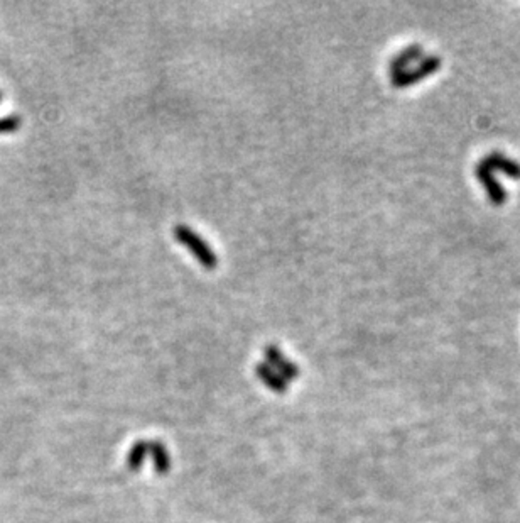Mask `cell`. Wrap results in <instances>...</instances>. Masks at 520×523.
I'll return each mask as SVG.
<instances>
[{
    "label": "cell",
    "instance_id": "5",
    "mask_svg": "<svg viewBox=\"0 0 520 523\" xmlns=\"http://www.w3.org/2000/svg\"><path fill=\"white\" fill-rule=\"evenodd\" d=\"M483 161L488 164L490 170L493 173L502 171L507 178L520 180V163L515 161V159H510L509 156L493 151V153L485 156Z\"/></svg>",
    "mask_w": 520,
    "mask_h": 523
},
{
    "label": "cell",
    "instance_id": "2",
    "mask_svg": "<svg viewBox=\"0 0 520 523\" xmlns=\"http://www.w3.org/2000/svg\"><path fill=\"white\" fill-rule=\"evenodd\" d=\"M439 68H441V58L436 56V54H431V56L422 58V61L417 63L414 68L404 71L400 75H395V77H391V82L395 88H407L431 77Z\"/></svg>",
    "mask_w": 520,
    "mask_h": 523
},
{
    "label": "cell",
    "instance_id": "7",
    "mask_svg": "<svg viewBox=\"0 0 520 523\" xmlns=\"http://www.w3.org/2000/svg\"><path fill=\"white\" fill-rule=\"evenodd\" d=\"M0 97H2V94H0Z\"/></svg>",
    "mask_w": 520,
    "mask_h": 523
},
{
    "label": "cell",
    "instance_id": "6",
    "mask_svg": "<svg viewBox=\"0 0 520 523\" xmlns=\"http://www.w3.org/2000/svg\"><path fill=\"white\" fill-rule=\"evenodd\" d=\"M20 125V119L15 116L2 117L0 119V133H8V130H14Z\"/></svg>",
    "mask_w": 520,
    "mask_h": 523
},
{
    "label": "cell",
    "instance_id": "3",
    "mask_svg": "<svg viewBox=\"0 0 520 523\" xmlns=\"http://www.w3.org/2000/svg\"><path fill=\"white\" fill-rule=\"evenodd\" d=\"M475 176H476V180L483 185L485 192H487V197L490 198V202H492L493 205L502 207L505 204L507 198H509L507 197L505 188L502 187L500 181L495 178V173L490 170V166L483 161V159H481V161L475 166Z\"/></svg>",
    "mask_w": 520,
    "mask_h": 523
},
{
    "label": "cell",
    "instance_id": "1",
    "mask_svg": "<svg viewBox=\"0 0 520 523\" xmlns=\"http://www.w3.org/2000/svg\"><path fill=\"white\" fill-rule=\"evenodd\" d=\"M172 235H175V239L181 244V246H184L194 257H196V261L203 268L215 269L218 266V257L215 254L213 249H211L208 246V242L203 238H200L191 227L177 223V226H175V229H172Z\"/></svg>",
    "mask_w": 520,
    "mask_h": 523
},
{
    "label": "cell",
    "instance_id": "4",
    "mask_svg": "<svg viewBox=\"0 0 520 523\" xmlns=\"http://www.w3.org/2000/svg\"><path fill=\"white\" fill-rule=\"evenodd\" d=\"M422 58H424V49L419 44L407 46L402 51L397 53L391 63H388V73H391V77L404 73V71L412 68L414 63L422 61Z\"/></svg>",
    "mask_w": 520,
    "mask_h": 523
}]
</instances>
